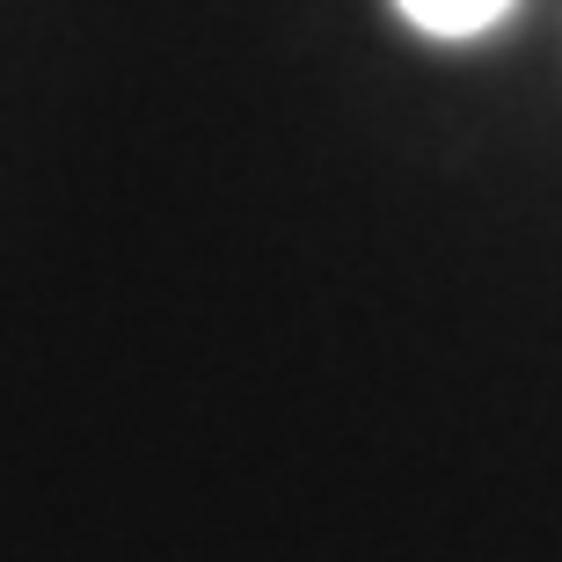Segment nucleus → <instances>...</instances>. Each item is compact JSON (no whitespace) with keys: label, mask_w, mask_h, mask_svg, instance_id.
<instances>
[{"label":"nucleus","mask_w":562,"mask_h":562,"mask_svg":"<svg viewBox=\"0 0 562 562\" xmlns=\"http://www.w3.org/2000/svg\"><path fill=\"white\" fill-rule=\"evenodd\" d=\"M402 22L424 30V37H482V30H497L512 15V0H395Z\"/></svg>","instance_id":"f257e3e1"}]
</instances>
